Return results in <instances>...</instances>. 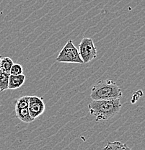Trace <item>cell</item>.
<instances>
[{
  "label": "cell",
  "mask_w": 145,
  "mask_h": 150,
  "mask_svg": "<svg viewBox=\"0 0 145 150\" xmlns=\"http://www.w3.org/2000/svg\"><path fill=\"white\" fill-rule=\"evenodd\" d=\"M119 150H132L131 148H129V146L126 145V144H121L119 147Z\"/></svg>",
  "instance_id": "cell-13"
},
{
  "label": "cell",
  "mask_w": 145,
  "mask_h": 150,
  "mask_svg": "<svg viewBox=\"0 0 145 150\" xmlns=\"http://www.w3.org/2000/svg\"><path fill=\"white\" fill-rule=\"evenodd\" d=\"M9 76V73L0 71V92H3L8 89Z\"/></svg>",
  "instance_id": "cell-9"
},
{
  "label": "cell",
  "mask_w": 145,
  "mask_h": 150,
  "mask_svg": "<svg viewBox=\"0 0 145 150\" xmlns=\"http://www.w3.org/2000/svg\"><path fill=\"white\" fill-rule=\"evenodd\" d=\"M15 112H16L17 117L19 118L20 121L24 122V123H32L34 121L33 118H31V116L30 115L28 108L22 109H15Z\"/></svg>",
  "instance_id": "cell-7"
},
{
  "label": "cell",
  "mask_w": 145,
  "mask_h": 150,
  "mask_svg": "<svg viewBox=\"0 0 145 150\" xmlns=\"http://www.w3.org/2000/svg\"><path fill=\"white\" fill-rule=\"evenodd\" d=\"M121 144V142H108L106 146L103 148L102 150H119Z\"/></svg>",
  "instance_id": "cell-12"
},
{
  "label": "cell",
  "mask_w": 145,
  "mask_h": 150,
  "mask_svg": "<svg viewBox=\"0 0 145 150\" xmlns=\"http://www.w3.org/2000/svg\"><path fill=\"white\" fill-rule=\"evenodd\" d=\"M28 110L30 115L34 120L41 115L45 111V104L43 98L38 96H30Z\"/></svg>",
  "instance_id": "cell-5"
},
{
  "label": "cell",
  "mask_w": 145,
  "mask_h": 150,
  "mask_svg": "<svg viewBox=\"0 0 145 150\" xmlns=\"http://www.w3.org/2000/svg\"><path fill=\"white\" fill-rule=\"evenodd\" d=\"M1 56H0V61H1Z\"/></svg>",
  "instance_id": "cell-14"
},
{
  "label": "cell",
  "mask_w": 145,
  "mask_h": 150,
  "mask_svg": "<svg viewBox=\"0 0 145 150\" xmlns=\"http://www.w3.org/2000/svg\"><path fill=\"white\" fill-rule=\"evenodd\" d=\"M122 95L121 87L111 79H107L105 81H98L93 84L90 98L93 100L120 99Z\"/></svg>",
  "instance_id": "cell-2"
},
{
  "label": "cell",
  "mask_w": 145,
  "mask_h": 150,
  "mask_svg": "<svg viewBox=\"0 0 145 150\" xmlns=\"http://www.w3.org/2000/svg\"><path fill=\"white\" fill-rule=\"evenodd\" d=\"M25 82V75H11L9 76L8 89L9 90H16L22 87Z\"/></svg>",
  "instance_id": "cell-6"
},
{
  "label": "cell",
  "mask_w": 145,
  "mask_h": 150,
  "mask_svg": "<svg viewBox=\"0 0 145 150\" xmlns=\"http://www.w3.org/2000/svg\"><path fill=\"white\" fill-rule=\"evenodd\" d=\"M13 61L10 57H1L0 61V71L10 74V69L13 65Z\"/></svg>",
  "instance_id": "cell-8"
},
{
  "label": "cell",
  "mask_w": 145,
  "mask_h": 150,
  "mask_svg": "<svg viewBox=\"0 0 145 150\" xmlns=\"http://www.w3.org/2000/svg\"><path fill=\"white\" fill-rule=\"evenodd\" d=\"M57 62L66 64H83L79 51L71 40H69L61 50L57 58Z\"/></svg>",
  "instance_id": "cell-3"
},
{
  "label": "cell",
  "mask_w": 145,
  "mask_h": 150,
  "mask_svg": "<svg viewBox=\"0 0 145 150\" xmlns=\"http://www.w3.org/2000/svg\"><path fill=\"white\" fill-rule=\"evenodd\" d=\"M23 74V68L20 64H13L10 71L11 75H20Z\"/></svg>",
  "instance_id": "cell-11"
},
{
  "label": "cell",
  "mask_w": 145,
  "mask_h": 150,
  "mask_svg": "<svg viewBox=\"0 0 145 150\" xmlns=\"http://www.w3.org/2000/svg\"><path fill=\"white\" fill-rule=\"evenodd\" d=\"M29 97L30 96H23L18 98L15 103V109H22L28 108L29 103Z\"/></svg>",
  "instance_id": "cell-10"
},
{
  "label": "cell",
  "mask_w": 145,
  "mask_h": 150,
  "mask_svg": "<svg viewBox=\"0 0 145 150\" xmlns=\"http://www.w3.org/2000/svg\"><path fill=\"white\" fill-rule=\"evenodd\" d=\"M120 99L92 100L88 108L90 115L95 118L97 122L106 121L113 118L121 108Z\"/></svg>",
  "instance_id": "cell-1"
},
{
  "label": "cell",
  "mask_w": 145,
  "mask_h": 150,
  "mask_svg": "<svg viewBox=\"0 0 145 150\" xmlns=\"http://www.w3.org/2000/svg\"><path fill=\"white\" fill-rule=\"evenodd\" d=\"M79 54L83 64L91 62L97 56V48L93 39L90 38H84L79 45Z\"/></svg>",
  "instance_id": "cell-4"
}]
</instances>
